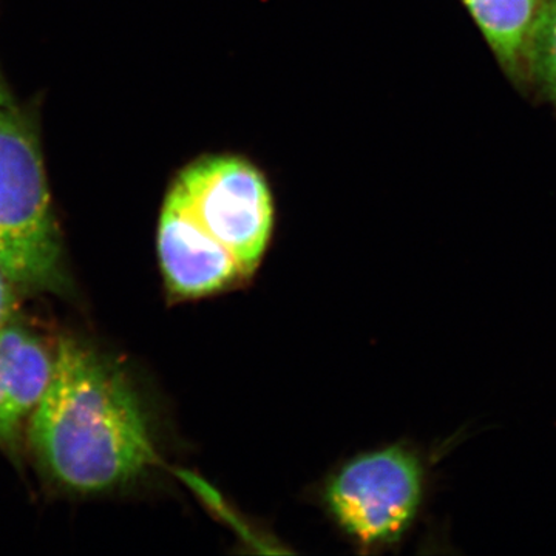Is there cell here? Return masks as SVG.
Masks as SVG:
<instances>
[{"instance_id":"8992f818","label":"cell","mask_w":556,"mask_h":556,"mask_svg":"<svg viewBox=\"0 0 556 556\" xmlns=\"http://www.w3.org/2000/svg\"><path fill=\"white\" fill-rule=\"evenodd\" d=\"M501 61L517 65L530 50L540 0H463Z\"/></svg>"},{"instance_id":"3957f363","label":"cell","mask_w":556,"mask_h":556,"mask_svg":"<svg viewBox=\"0 0 556 556\" xmlns=\"http://www.w3.org/2000/svg\"><path fill=\"white\" fill-rule=\"evenodd\" d=\"M167 195L249 280L265 257L274 203L265 177L237 156H207L186 167Z\"/></svg>"},{"instance_id":"6da1fadb","label":"cell","mask_w":556,"mask_h":556,"mask_svg":"<svg viewBox=\"0 0 556 556\" xmlns=\"http://www.w3.org/2000/svg\"><path fill=\"white\" fill-rule=\"evenodd\" d=\"M51 481L101 495L138 481L160 463L148 413L123 369L75 339L54 348L49 387L27 427Z\"/></svg>"},{"instance_id":"7a4b0ae2","label":"cell","mask_w":556,"mask_h":556,"mask_svg":"<svg viewBox=\"0 0 556 556\" xmlns=\"http://www.w3.org/2000/svg\"><path fill=\"white\" fill-rule=\"evenodd\" d=\"M0 266L16 291L68 288L60 229L35 131L0 108Z\"/></svg>"},{"instance_id":"52a82bcc","label":"cell","mask_w":556,"mask_h":556,"mask_svg":"<svg viewBox=\"0 0 556 556\" xmlns=\"http://www.w3.org/2000/svg\"><path fill=\"white\" fill-rule=\"evenodd\" d=\"M529 51L541 78L556 97V0L541 5Z\"/></svg>"},{"instance_id":"9c48e42d","label":"cell","mask_w":556,"mask_h":556,"mask_svg":"<svg viewBox=\"0 0 556 556\" xmlns=\"http://www.w3.org/2000/svg\"><path fill=\"white\" fill-rule=\"evenodd\" d=\"M9 97H7L5 87H3L2 79H0V108H7Z\"/></svg>"},{"instance_id":"5b68a950","label":"cell","mask_w":556,"mask_h":556,"mask_svg":"<svg viewBox=\"0 0 556 556\" xmlns=\"http://www.w3.org/2000/svg\"><path fill=\"white\" fill-rule=\"evenodd\" d=\"M54 350L11 318L0 328V445L14 450L49 387Z\"/></svg>"},{"instance_id":"277c9868","label":"cell","mask_w":556,"mask_h":556,"mask_svg":"<svg viewBox=\"0 0 556 556\" xmlns=\"http://www.w3.org/2000/svg\"><path fill=\"white\" fill-rule=\"evenodd\" d=\"M424 468L401 445L354 457L325 486V503L346 535L367 547L394 544L419 511Z\"/></svg>"},{"instance_id":"ba28073f","label":"cell","mask_w":556,"mask_h":556,"mask_svg":"<svg viewBox=\"0 0 556 556\" xmlns=\"http://www.w3.org/2000/svg\"><path fill=\"white\" fill-rule=\"evenodd\" d=\"M16 317V288L0 266V328Z\"/></svg>"}]
</instances>
